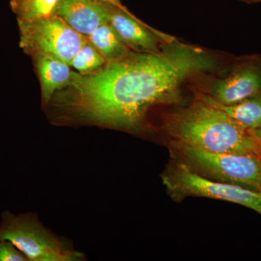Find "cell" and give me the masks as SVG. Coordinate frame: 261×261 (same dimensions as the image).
Instances as JSON below:
<instances>
[{
    "label": "cell",
    "instance_id": "1",
    "mask_svg": "<svg viewBox=\"0 0 261 261\" xmlns=\"http://www.w3.org/2000/svg\"><path fill=\"white\" fill-rule=\"evenodd\" d=\"M217 63L205 49L176 39L158 53L130 51L96 73L72 72L49 103L60 119L139 133L149 126L151 108L179 102L182 87Z\"/></svg>",
    "mask_w": 261,
    "mask_h": 261
},
{
    "label": "cell",
    "instance_id": "2",
    "mask_svg": "<svg viewBox=\"0 0 261 261\" xmlns=\"http://www.w3.org/2000/svg\"><path fill=\"white\" fill-rule=\"evenodd\" d=\"M161 127L170 141L212 152L261 156L253 132L195 96L187 106L163 113Z\"/></svg>",
    "mask_w": 261,
    "mask_h": 261
},
{
    "label": "cell",
    "instance_id": "3",
    "mask_svg": "<svg viewBox=\"0 0 261 261\" xmlns=\"http://www.w3.org/2000/svg\"><path fill=\"white\" fill-rule=\"evenodd\" d=\"M171 160L202 177L261 192V156L219 153L170 141Z\"/></svg>",
    "mask_w": 261,
    "mask_h": 261
},
{
    "label": "cell",
    "instance_id": "4",
    "mask_svg": "<svg viewBox=\"0 0 261 261\" xmlns=\"http://www.w3.org/2000/svg\"><path fill=\"white\" fill-rule=\"evenodd\" d=\"M19 46L31 58L47 56L70 66L87 41L82 35L54 15L29 20H17Z\"/></svg>",
    "mask_w": 261,
    "mask_h": 261
},
{
    "label": "cell",
    "instance_id": "5",
    "mask_svg": "<svg viewBox=\"0 0 261 261\" xmlns=\"http://www.w3.org/2000/svg\"><path fill=\"white\" fill-rule=\"evenodd\" d=\"M0 240L14 245L28 261L80 260L82 255L70 250L46 229L32 214L14 215L3 211Z\"/></svg>",
    "mask_w": 261,
    "mask_h": 261
},
{
    "label": "cell",
    "instance_id": "6",
    "mask_svg": "<svg viewBox=\"0 0 261 261\" xmlns=\"http://www.w3.org/2000/svg\"><path fill=\"white\" fill-rule=\"evenodd\" d=\"M161 178L168 195L174 201L180 202L189 197H207L245 206L261 216V192L207 179L173 160Z\"/></svg>",
    "mask_w": 261,
    "mask_h": 261
},
{
    "label": "cell",
    "instance_id": "7",
    "mask_svg": "<svg viewBox=\"0 0 261 261\" xmlns=\"http://www.w3.org/2000/svg\"><path fill=\"white\" fill-rule=\"evenodd\" d=\"M233 65L226 78L215 80L208 90L201 92L224 106L261 94V56L243 57Z\"/></svg>",
    "mask_w": 261,
    "mask_h": 261
},
{
    "label": "cell",
    "instance_id": "8",
    "mask_svg": "<svg viewBox=\"0 0 261 261\" xmlns=\"http://www.w3.org/2000/svg\"><path fill=\"white\" fill-rule=\"evenodd\" d=\"M108 23L118 33L132 51L158 53L176 38L156 30L142 22L130 12L102 1Z\"/></svg>",
    "mask_w": 261,
    "mask_h": 261
},
{
    "label": "cell",
    "instance_id": "9",
    "mask_svg": "<svg viewBox=\"0 0 261 261\" xmlns=\"http://www.w3.org/2000/svg\"><path fill=\"white\" fill-rule=\"evenodd\" d=\"M51 15L87 37L108 23L102 0H58Z\"/></svg>",
    "mask_w": 261,
    "mask_h": 261
},
{
    "label": "cell",
    "instance_id": "10",
    "mask_svg": "<svg viewBox=\"0 0 261 261\" xmlns=\"http://www.w3.org/2000/svg\"><path fill=\"white\" fill-rule=\"evenodd\" d=\"M32 61L40 82L43 104L47 107L54 94L69 84L73 71L69 65L51 57H34Z\"/></svg>",
    "mask_w": 261,
    "mask_h": 261
},
{
    "label": "cell",
    "instance_id": "11",
    "mask_svg": "<svg viewBox=\"0 0 261 261\" xmlns=\"http://www.w3.org/2000/svg\"><path fill=\"white\" fill-rule=\"evenodd\" d=\"M195 96L206 104L224 111L247 129L254 130L261 128V94L231 106L220 104L200 90L196 91Z\"/></svg>",
    "mask_w": 261,
    "mask_h": 261
},
{
    "label": "cell",
    "instance_id": "12",
    "mask_svg": "<svg viewBox=\"0 0 261 261\" xmlns=\"http://www.w3.org/2000/svg\"><path fill=\"white\" fill-rule=\"evenodd\" d=\"M87 38L106 63L121 59L132 51L109 23L102 24Z\"/></svg>",
    "mask_w": 261,
    "mask_h": 261
},
{
    "label": "cell",
    "instance_id": "13",
    "mask_svg": "<svg viewBox=\"0 0 261 261\" xmlns=\"http://www.w3.org/2000/svg\"><path fill=\"white\" fill-rule=\"evenodd\" d=\"M58 0H10V6L17 20H29L49 16Z\"/></svg>",
    "mask_w": 261,
    "mask_h": 261
},
{
    "label": "cell",
    "instance_id": "14",
    "mask_svg": "<svg viewBox=\"0 0 261 261\" xmlns=\"http://www.w3.org/2000/svg\"><path fill=\"white\" fill-rule=\"evenodd\" d=\"M106 63L102 55L87 38V42L81 48L70 66L73 67L81 74H89L102 69Z\"/></svg>",
    "mask_w": 261,
    "mask_h": 261
},
{
    "label": "cell",
    "instance_id": "15",
    "mask_svg": "<svg viewBox=\"0 0 261 261\" xmlns=\"http://www.w3.org/2000/svg\"><path fill=\"white\" fill-rule=\"evenodd\" d=\"M0 261H28V259L14 245L0 240Z\"/></svg>",
    "mask_w": 261,
    "mask_h": 261
},
{
    "label": "cell",
    "instance_id": "16",
    "mask_svg": "<svg viewBox=\"0 0 261 261\" xmlns=\"http://www.w3.org/2000/svg\"><path fill=\"white\" fill-rule=\"evenodd\" d=\"M102 1L106 2V3H111V4L118 7V8H121V9L125 10V11L129 12L128 11V10L127 9L126 7L122 4L121 0H102Z\"/></svg>",
    "mask_w": 261,
    "mask_h": 261
},
{
    "label": "cell",
    "instance_id": "17",
    "mask_svg": "<svg viewBox=\"0 0 261 261\" xmlns=\"http://www.w3.org/2000/svg\"><path fill=\"white\" fill-rule=\"evenodd\" d=\"M252 132H253L254 135H255V137H257V140H258L261 144V128H258V129L252 130Z\"/></svg>",
    "mask_w": 261,
    "mask_h": 261
},
{
    "label": "cell",
    "instance_id": "18",
    "mask_svg": "<svg viewBox=\"0 0 261 261\" xmlns=\"http://www.w3.org/2000/svg\"><path fill=\"white\" fill-rule=\"evenodd\" d=\"M242 1L245 2V3H259V2H260L261 0H242Z\"/></svg>",
    "mask_w": 261,
    "mask_h": 261
}]
</instances>
